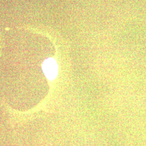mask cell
I'll list each match as a JSON object with an SVG mask.
<instances>
[{
	"mask_svg": "<svg viewBox=\"0 0 146 146\" xmlns=\"http://www.w3.org/2000/svg\"><path fill=\"white\" fill-rule=\"evenodd\" d=\"M42 69L45 75L49 80L54 79L58 75V64L52 58H49L44 61Z\"/></svg>",
	"mask_w": 146,
	"mask_h": 146,
	"instance_id": "cell-1",
	"label": "cell"
}]
</instances>
